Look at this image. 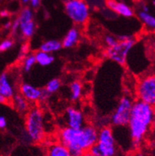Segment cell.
<instances>
[{"instance_id":"3","label":"cell","mask_w":155,"mask_h":156,"mask_svg":"<svg viewBox=\"0 0 155 156\" xmlns=\"http://www.w3.org/2000/svg\"><path fill=\"white\" fill-rule=\"evenodd\" d=\"M26 130L31 141L40 142L45 135L44 113L40 108L34 107L28 110L26 116Z\"/></svg>"},{"instance_id":"29","label":"cell","mask_w":155,"mask_h":156,"mask_svg":"<svg viewBox=\"0 0 155 156\" xmlns=\"http://www.w3.org/2000/svg\"><path fill=\"white\" fill-rule=\"evenodd\" d=\"M10 15V12H9L8 10L6 9H3V10H1L0 11V16L2 18H6L9 17Z\"/></svg>"},{"instance_id":"36","label":"cell","mask_w":155,"mask_h":156,"mask_svg":"<svg viewBox=\"0 0 155 156\" xmlns=\"http://www.w3.org/2000/svg\"><path fill=\"white\" fill-rule=\"evenodd\" d=\"M151 127H152V128H153V130L155 131V118H154V120H153V123H152Z\"/></svg>"},{"instance_id":"21","label":"cell","mask_w":155,"mask_h":156,"mask_svg":"<svg viewBox=\"0 0 155 156\" xmlns=\"http://www.w3.org/2000/svg\"><path fill=\"white\" fill-rule=\"evenodd\" d=\"M37 63L36 62V58H35V55H26L25 58L23 60V64H22V68L23 70L25 72H29L31 69H33V67L34 66V65Z\"/></svg>"},{"instance_id":"19","label":"cell","mask_w":155,"mask_h":156,"mask_svg":"<svg viewBox=\"0 0 155 156\" xmlns=\"http://www.w3.org/2000/svg\"><path fill=\"white\" fill-rule=\"evenodd\" d=\"M35 58H36L37 63L39 64L41 66H48L51 64H52L55 61V57L51 54L46 53V52L38 51L37 52L34 54Z\"/></svg>"},{"instance_id":"22","label":"cell","mask_w":155,"mask_h":156,"mask_svg":"<svg viewBox=\"0 0 155 156\" xmlns=\"http://www.w3.org/2000/svg\"><path fill=\"white\" fill-rule=\"evenodd\" d=\"M33 12L32 9L29 7H25L19 12V15L18 16V20H19V23H24V22H29V21L33 20Z\"/></svg>"},{"instance_id":"38","label":"cell","mask_w":155,"mask_h":156,"mask_svg":"<svg viewBox=\"0 0 155 156\" xmlns=\"http://www.w3.org/2000/svg\"><path fill=\"white\" fill-rule=\"evenodd\" d=\"M153 6L155 7V0H153Z\"/></svg>"},{"instance_id":"13","label":"cell","mask_w":155,"mask_h":156,"mask_svg":"<svg viewBox=\"0 0 155 156\" xmlns=\"http://www.w3.org/2000/svg\"><path fill=\"white\" fill-rule=\"evenodd\" d=\"M81 33L79 28L73 27L68 30L63 41H62V48H72L79 43L80 40Z\"/></svg>"},{"instance_id":"6","label":"cell","mask_w":155,"mask_h":156,"mask_svg":"<svg viewBox=\"0 0 155 156\" xmlns=\"http://www.w3.org/2000/svg\"><path fill=\"white\" fill-rule=\"evenodd\" d=\"M134 100L129 96H124L119 100L113 114L111 115V123L115 127H126L131 115Z\"/></svg>"},{"instance_id":"2","label":"cell","mask_w":155,"mask_h":156,"mask_svg":"<svg viewBox=\"0 0 155 156\" xmlns=\"http://www.w3.org/2000/svg\"><path fill=\"white\" fill-rule=\"evenodd\" d=\"M98 133L97 128L91 124H85L80 129L66 127L60 131V142L68 147L72 156H82L97 143Z\"/></svg>"},{"instance_id":"33","label":"cell","mask_w":155,"mask_h":156,"mask_svg":"<svg viewBox=\"0 0 155 156\" xmlns=\"http://www.w3.org/2000/svg\"><path fill=\"white\" fill-rule=\"evenodd\" d=\"M11 26H12V23L9 22V21H8V22H6L3 25V28L5 30H9V29H11Z\"/></svg>"},{"instance_id":"10","label":"cell","mask_w":155,"mask_h":156,"mask_svg":"<svg viewBox=\"0 0 155 156\" xmlns=\"http://www.w3.org/2000/svg\"><path fill=\"white\" fill-rule=\"evenodd\" d=\"M0 94L10 101L16 93L14 83L8 72H3L0 75Z\"/></svg>"},{"instance_id":"32","label":"cell","mask_w":155,"mask_h":156,"mask_svg":"<svg viewBox=\"0 0 155 156\" xmlns=\"http://www.w3.org/2000/svg\"><path fill=\"white\" fill-rule=\"evenodd\" d=\"M9 100L7 99H5L3 96L0 94V104H6L9 103Z\"/></svg>"},{"instance_id":"8","label":"cell","mask_w":155,"mask_h":156,"mask_svg":"<svg viewBox=\"0 0 155 156\" xmlns=\"http://www.w3.org/2000/svg\"><path fill=\"white\" fill-rule=\"evenodd\" d=\"M96 144L102 152V156H115L116 146L113 129L103 127L99 130Z\"/></svg>"},{"instance_id":"34","label":"cell","mask_w":155,"mask_h":156,"mask_svg":"<svg viewBox=\"0 0 155 156\" xmlns=\"http://www.w3.org/2000/svg\"><path fill=\"white\" fill-rule=\"evenodd\" d=\"M82 156H94V155L92 154H91L89 151H87L84 152V154H82Z\"/></svg>"},{"instance_id":"27","label":"cell","mask_w":155,"mask_h":156,"mask_svg":"<svg viewBox=\"0 0 155 156\" xmlns=\"http://www.w3.org/2000/svg\"><path fill=\"white\" fill-rule=\"evenodd\" d=\"M30 3L32 8L33 9H37L41 5V0H30Z\"/></svg>"},{"instance_id":"7","label":"cell","mask_w":155,"mask_h":156,"mask_svg":"<svg viewBox=\"0 0 155 156\" xmlns=\"http://www.w3.org/2000/svg\"><path fill=\"white\" fill-rule=\"evenodd\" d=\"M136 96L138 100L155 106V75H145L136 85Z\"/></svg>"},{"instance_id":"5","label":"cell","mask_w":155,"mask_h":156,"mask_svg":"<svg viewBox=\"0 0 155 156\" xmlns=\"http://www.w3.org/2000/svg\"><path fill=\"white\" fill-rule=\"evenodd\" d=\"M65 10L72 22L78 26H83L90 16V9L84 0H66Z\"/></svg>"},{"instance_id":"17","label":"cell","mask_w":155,"mask_h":156,"mask_svg":"<svg viewBox=\"0 0 155 156\" xmlns=\"http://www.w3.org/2000/svg\"><path fill=\"white\" fill-rule=\"evenodd\" d=\"M10 101H12L16 110H18L19 113H26L29 110V103L20 93L19 94L16 93L14 95Z\"/></svg>"},{"instance_id":"39","label":"cell","mask_w":155,"mask_h":156,"mask_svg":"<svg viewBox=\"0 0 155 156\" xmlns=\"http://www.w3.org/2000/svg\"><path fill=\"white\" fill-rule=\"evenodd\" d=\"M153 146H154V149H155V139H154V141H153Z\"/></svg>"},{"instance_id":"1","label":"cell","mask_w":155,"mask_h":156,"mask_svg":"<svg viewBox=\"0 0 155 156\" xmlns=\"http://www.w3.org/2000/svg\"><path fill=\"white\" fill-rule=\"evenodd\" d=\"M154 118V107L139 100L134 101L127 125L132 147H140L150 131Z\"/></svg>"},{"instance_id":"30","label":"cell","mask_w":155,"mask_h":156,"mask_svg":"<svg viewBox=\"0 0 155 156\" xmlns=\"http://www.w3.org/2000/svg\"><path fill=\"white\" fill-rule=\"evenodd\" d=\"M141 9V10L144 11V12H150V7L146 3H142L140 5V9Z\"/></svg>"},{"instance_id":"31","label":"cell","mask_w":155,"mask_h":156,"mask_svg":"<svg viewBox=\"0 0 155 156\" xmlns=\"http://www.w3.org/2000/svg\"><path fill=\"white\" fill-rule=\"evenodd\" d=\"M134 156H153V154H150V153H147L146 151H139L136 154H134Z\"/></svg>"},{"instance_id":"24","label":"cell","mask_w":155,"mask_h":156,"mask_svg":"<svg viewBox=\"0 0 155 156\" xmlns=\"http://www.w3.org/2000/svg\"><path fill=\"white\" fill-rule=\"evenodd\" d=\"M14 44V41L12 39H5L0 43V51H5L10 49Z\"/></svg>"},{"instance_id":"15","label":"cell","mask_w":155,"mask_h":156,"mask_svg":"<svg viewBox=\"0 0 155 156\" xmlns=\"http://www.w3.org/2000/svg\"><path fill=\"white\" fill-rule=\"evenodd\" d=\"M137 16L140 20L146 27V28L151 31H155V16L150 12H144L141 9L137 10Z\"/></svg>"},{"instance_id":"23","label":"cell","mask_w":155,"mask_h":156,"mask_svg":"<svg viewBox=\"0 0 155 156\" xmlns=\"http://www.w3.org/2000/svg\"><path fill=\"white\" fill-rule=\"evenodd\" d=\"M62 86V82L59 79H53L50 80L46 85L45 89L50 95L57 93Z\"/></svg>"},{"instance_id":"9","label":"cell","mask_w":155,"mask_h":156,"mask_svg":"<svg viewBox=\"0 0 155 156\" xmlns=\"http://www.w3.org/2000/svg\"><path fill=\"white\" fill-rule=\"evenodd\" d=\"M67 124L68 127L74 129H80L85 125V116L83 113L76 107L69 106L65 113Z\"/></svg>"},{"instance_id":"14","label":"cell","mask_w":155,"mask_h":156,"mask_svg":"<svg viewBox=\"0 0 155 156\" xmlns=\"http://www.w3.org/2000/svg\"><path fill=\"white\" fill-rule=\"evenodd\" d=\"M47 154L48 156H72L68 147L61 142L50 144Z\"/></svg>"},{"instance_id":"4","label":"cell","mask_w":155,"mask_h":156,"mask_svg":"<svg viewBox=\"0 0 155 156\" xmlns=\"http://www.w3.org/2000/svg\"><path fill=\"white\" fill-rule=\"evenodd\" d=\"M118 43L112 48H108L106 55L108 58L119 65H124L132 48L136 44V38L129 35L118 37Z\"/></svg>"},{"instance_id":"37","label":"cell","mask_w":155,"mask_h":156,"mask_svg":"<svg viewBox=\"0 0 155 156\" xmlns=\"http://www.w3.org/2000/svg\"><path fill=\"white\" fill-rule=\"evenodd\" d=\"M30 0H22V2H23V3H28V2H30Z\"/></svg>"},{"instance_id":"28","label":"cell","mask_w":155,"mask_h":156,"mask_svg":"<svg viewBox=\"0 0 155 156\" xmlns=\"http://www.w3.org/2000/svg\"><path fill=\"white\" fill-rule=\"evenodd\" d=\"M7 121L6 119L3 116H0V129H3L6 127Z\"/></svg>"},{"instance_id":"25","label":"cell","mask_w":155,"mask_h":156,"mask_svg":"<svg viewBox=\"0 0 155 156\" xmlns=\"http://www.w3.org/2000/svg\"><path fill=\"white\" fill-rule=\"evenodd\" d=\"M118 38L113 35H106L104 38V42L108 48H112L118 43Z\"/></svg>"},{"instance_id":"11","label":"cell","mask_w":155,"mask_h":156,"mask_svg":"<svg viewBox=\"0 0 155 156\" xmlns=\"http://www.w3.org/2000/svg\"><path fill=\"white\" fill-rule=\"evenodd\" d=\"M19 92L28 102H36L42 100L44 89L35 87L29 83H23L19 86Z\"/></svg>"},{"instance_id":"16","label":"cell","mask_w":155,"mask_h":156,"mask_svg":"<svg viewBox=\"0 0 155 156\" xmlns=\"http://www.w3.org/2000/svg\"><path fill=\"white\" fill-rule=\"evenodd\" d=\"M62 48V41L58 40H48L43 42L40 45V51L46 52L48 54H52L60 51Z\"/></svg>"},{"instance_id":"20","label":"cell","mask_w":155,"mask_h":156,"mask_svg":"<svg viewBox=\"0 0 155 156\" xmlns=\"http://www.w3.org/2000/svg\"><path fill=\"white\" fill-rule=\"evenodd\" d=\"M70 98L72 101H77L82 94V85L79 81H74L69 86Z\"/></svg>"},{"instance_id":"35","label":"cell","mask_w":155,"mask_h":156,"mask_svg":"<svg viewBox=\"0 0 155 156\" xmlns=\"http://www.w3.org/2000/svg\"><path fill=\"white\" fill-rule=\"evenodd\" d=\"M151 49L152 51H153V53L155 54V41H153L151 43Z\"/></svg>"},{"instance_id":"12","label":"cell","mask_w":155,"mask_h":156,"mask_svg":"<svg viewBox=\"0 0 155 156\" xmlns=\"http://www.w3.org/2000/svg\"><path fill=\"white\" fill-rule=\"evenodd\" d=\"M106 5L110 10H113L123 17L131 18L134 15V10L123 2H118L116 0H106Z\"/></svg>"},{"instance_id":"18","label":"cell","mask_w":155,"mask_h":156,"mask_svg":"<svg viewBox=\"0 0 155 156\" xmlns=\"http://www.w3.org/2000/svg\"><path fill=\"white\" fill-rule=\"evenodd\" d=\"M36 24L33 20L29 22L19 23V31L24 38H30L34 34Z\"/></svg>"},{"instance_id":"26","label":"cell","mask_w":155,"mask_h":156,"mask_svg":"<svg viewBox=\"0 0 155 156\" xmlns=\"http://www.w3.org/2000/svg\"><path fill=\"white\" fill-rule=\"evenodd\" d=\"M11 30H12V34H16L18 30H19V21L18 20V18L15 20L13 21V23H12V26H11Z\"/></svg>"}]
</instances>
